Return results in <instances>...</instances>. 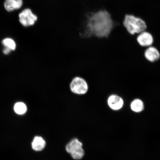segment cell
I'll return each instance as SVG.
<instances>
[{
	"label": "cell",
	"instance_id": "8992f818",
	"mask_svg": "<svg viewBox=\"0 0 160 160\" xmlns=\"http://www.w3.org/2000/svg\"><path fill=\"white\" fill-rule=\"evenodd\" d=\"M19 17L20 23L25 27H30L34 25L38 20V16L29 8L23 10L19 14Z\"/></svg>",
	"mask_w": 160,
	"mask_h": 160
},
{
	"label": "cell",
	"instance_id": "7c38bea8",
	"mask_svg": "<svg viewBox=\"0 0 160 160\" xmlns=\"http://www.w3.org/2000/svg\"><path fill=\"white\" fill-rule=\"evenodd\" d=\"M14 110L16 113L20 115L24 114L27 111V106L22 102H19L15 104Z\"/></svg>",
	"mask_w": 160,
	"mask_h": 160
},
{
	"label": "cell",
	"instance_id": "30bf717a",
	"mask_svg": "<svg viewBox=\"0 0 160 160\" xmlns=\"http://www.w3.org/2000/svg\"><path fill=\"white\" fill-rule=\"evenodd\" d=\"M23 4L22 0H5L4 5L5 9L10 12L21 8Z\"/></svg>",
	"mask_w": 160,
	"mask_h": 160
},
{
	"label": "cell",
	"instance_id": "ba28073f",
	"mask_svg": "<svg viewBox=\"0 0 160 160\" xmlns=\"http://www.w3.org/2000/svg\"><path fill=\"white\" fill-rule=\"evenodd\" d=\"M143 57L148 62L153 63L160 59V51L154 46L146 48L143 53Z\"/></svg>",
	"mask_w": 160,
	"mask_h": 160
},
{
	"label": "cell",
	"instance_id": "52a82bcc",
	"mask_svg": "<svg viewBox=\"0 0 160 160\" xmlns=\"http://www.w3.org/2000/svg\"><path fill=\"white\" fill-rule=\"evenodd\" d=\"M136 41L140 47L146 48L153 45L154 38L151 33L145 31L137 35Z\"/></svg>",
	"mask_w": 160,
	"mask_h": 160
},
{
	"label": "cell",
	"instance_id": "5b68a950",
	"mask_svg": "<svg viewBox=\"0 0 160 160\" xmlns=\"http://www.w3.org/2000/svg\"><path fill=\"white\" fill-rule=\"evenodd\" d=\"M66 150L74 159H80L84 155L82 144L77 139L72 140L66 146Z\"/></svg>",
	"mask_w": 160,
	"mask_h": 160
},
{
	"label": "cell",
	"instance_id": "4fadbf2b",
	"mask_svg": "<svg viewBox=\"0 0 160 160\" xmlns=\"http://www.w3.org/2000/svg\"><path fill=\"white\" fill-rule=\"evenodd\" d=\"M3 45L5 47L11 49V51L15 50L16 48V44L14 40L10 38H7L3 39L2 41Z\"/></svg>",
	"mask_w": 160,
	"mask_h": 160
},
{
	"label": "cell",
	"instance_id": "7a4b0ae2",
	"mask_svg": "<svg viewBox=\"0 0 160 160\" xmlns=\"http://www.w3.org/2000/svg\"><path fill=\"white\" fill-rule=\"evenodd\" d=\"M123 25L128 32L132 35L138 34L142 32L146 31L147 28L144 20L132 14L125 15Z\"/></svg>",
	"mask_w": 160,
	"mask_h": 160
},
{
	"label": "cell",
	"instance_id": "8fae6325",
	"mask_svg": "<svg viewBox=\"0 0 160 160\" xmlns=\"http://www.w3.org/2000/svg\"><path fill=\"white\" fill-rule=\"evenodd\" d=\"M46 145V142L42 138L40 137H36L32 142V149L35 151H39L42 150Z\"/></svg>",
	"mask_w": 160,
	"mask_h": 160
},
{
	"label": "cell",
	"instance_id": "9c48e42d",
	"mask_svg": "<svg viewBox=\"0 0 160 160\" xmlns=\"http://www.w3.org/2000/svg\"><path fill=\"white\" fill-rule=\"evenodd\" d=\"M129 110L132 112L139 114L143 112L145 109V102L139 98L132 99L129 104Z\"/></svg>",
	"mask_w": 160,
	"mask_h": 160
},
{
	"label": "cell",
	"instance_id": "5bb4252c",
	"mask_svg": "<svg viewBox=\"0 0 160 160\" xmlns=\"http://www.w3.org/2000/svg\"><path fill=\"white\" fill-rule=\"evenodd\" d=\"M11 51V50L7 47H5L3 50V52L5 54H8Z\"/></svg>",
	"mask_w": 160,
	"mask_h": 160
},
{
	"label": "cell",
	"instance_id": "277c9868",
	"mask_svg": "<svg viewBox=\"0 0 160 160\" xmlns=\"http://www.w3.org/2000/svg\"><path fill=\"white\" fill-rule=\"evenodd\" d=\"M71 92L76 95H83L88 91L89 85L82 78L76 77L72 80L70 84Z\"/></svg>",
	"mask_w": 160,
	"mask_h": 160
},
{
	"label": "cell",
	"instance_id": "6da1fadb",
	"mask_svg": "<svg viewBox=\"0 0 160 160\" xmlns=\"http://www.w3.org/2000/svg\"><path fill=\"white\" fill-rule=\"evenodd\" d=\"M114 25L111 14L107 10L92 11L88 16L84 35L88 38H107Z\"/></svg>",
	"mask_w": 160,
	"mask_h": 160
},
{
	"label": "cell",
	"instance_id": "3957f363",
	"mask_svg": "<svg viewBox=\"0 0 160 160\" xmlns=\"http://www.w3.org/2000/svg\"><path fill=\"white\" fill-rule=\"evenodd\" d=\"M106 104L110 111L118 112L124 108L125 102L121 96L117 93H112L107 98Z\"/></svg>",
	"mask_w": 160,
	"mask_h": 160
}]
</instances>
